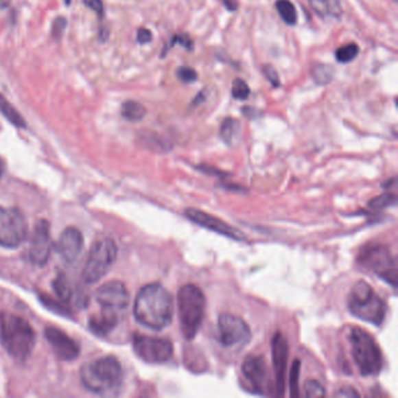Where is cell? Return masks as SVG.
<instances>
[{"instance_id":"6da1fadb","label":"cell","mask_w":398,"mask_h":398,"mask_svg":"<svg viewBox=\"0 0 398 398\" xmlns=\"http://www.w3.org/2000/svg\"><path fill=\"white\" fill-rule=\"evenodd\" d=\"M133 312L138 323L145 327L161 331L172 321V296L159 283L145 285L138 292Z\"/></svg>"},{"instance_id":"7a4b0ae2","label":"cell","mask_w":398,"mask_h":398,"mask_svg":"<svg viewBox=\"0 0 398 398\" xmlns=\"http://www.w3.org/2000/svg\"><path fill=\"white\" fill-rule=\"evenodd\" d=\"M0 344L13 358L27 359L36 346V332L23 316L3 311L0 312Z\"/></svg>"},{"instance_id":"3957f363","label":"cell","mask_w":398,"mask_h":398,"mask_svg":"<svg viewBox=\"0 0 398 398\" xmlns=\"http://www.w3.org/2000/svg\"><path fill=\"white\" fill-rule=\"evenodd\" d=\"M81 379L91 393L111 394L121 386L123 368L115 356H103L83 366Z\"/></svg>"},{"instance_id":"277c9868","label":"cell","mask_w":398,"mask_h":398,"mask_svg":"<svg viewBox=\"0 0 398 398\" xmlns=\"http://www.w3.org/2000/svg\"><path fill=\"white\" fill-rule=\"evenodd\" d=\"M206 311V297L196 285L188 284L178 292L180 329L187 340L194 339L199 332Z\"/></svg>"},{"instance_id":"5b68a950","label":"cell","mask_w":398,"mask_h":398,"mask_svg":"<svg viewBox=\"0 0 398 398\" xmlns=\"http://www.w3.org/2000/svg\"><path fill=\"white\" fill-rule=\"evenodd\" d=\"M348 309L361 320L379 326L386 319V305L367 281H359L348 296Z\"/></svg>"},{"instance_id":"8992f818","label":"cell","mask_w":398,"mask_h":398,"mask_svg":"<svg viewBox=\"0 0 398 398\" xmlns=\"http://www.w3.org/2000/svg\"><path fill=\"white\" fill-rule=\"evenodd\" d=\"M351 356L362 376H375L382 371L383 358L379 344L362 328L353 327L349 333Z\"/></svg>"},{"instance_id":"52a82bcc","label":"cell","mask_w":398,"mask_h":398,"mask_svg":"<svg viewBox=\"0 0 398 398\" xmlns=\"http://www.w3.org/2000/svg\"><path fill=\"white\" fill-rule=\"evenodd\" d=\"M360 266L377 274L393 288L397 285V261L390 249L382 244H371L363 248L359 256Z\"/></svg>"},{"instance_id":"ba28073f","label":"cell","mask_w":398,"mask_h":398,"mask_svg":"<svg viewBox=\"0 0 398 398\" xmlns=\"http://www.w3.org/2000/svg\"><path fill=\"white\" fill-rule=\"evenodd\" d=\"M117 246L110 238H102L93 244L83 270V278L88 284L101 281L117 257Z\"/></svg>"},{"instance_id":"9c48e42d","label":"cell","mask_w":398,"mask_h":398,"mask_svg":"<svg viewBox=\"0 0 398 398\" xmlns=\"http://www.w3.org/2000/svg\"><path fill=\"white\" fill-rule=\"evenodd\" d=\"M27 234L24 214L16 208L0 206V246L16 248L25 242Z\"/></svg>"},{"instance_id":"30bf717a","label":"cell","mask_w":398,"mask_h":398,"mask_svg":"<svg viewBox=\"0 0 398 398\" xmlns=\"http://www.w3.org/2000/svg\"><path fill=\"white\" fill-rule=\"evenodd\" d=\"M133 349L139 359L148 363L161 364L173 356L172 342L165 338L136 336L133 338Z\"/></svg>"},{"instance_id":"8fae6325","label":"cell","mask_w":398,"mask_h":398,"mask_svg":"<svg viewBox=\"0 0 398 398\" xmlns=\"http://www.w3.org/2000/svg\"><path fill=\"white\" fill-rule=\"evenodd\" d=\"M218 338L224 347H241L251 340V331L242 318L224 313L218 321Z\"/></svg>"},{"instance_id":"7c38bea8","label":"cell","mask_w":398,"mask_h":398,"mask_svg":"<svg viewBox=\"0 0 398 398\" xmlns=\"http://www.w3.org/2000/svg\"><path fill=\"white\" fill-rule=\"evenodd\" d=\"M96 301L101 305L103 311L119 316L123 311L128 309L130 296L121 281H110L98 288L96 291Z\"/></svg>"},{"instance_id":"4fadbf2b","label":"cell","mask_w":398,"mask_h":398,"mask_svg":"<svg viewBox=\"0 0 398 398\" xmlns=\"http://www.w3.org/2000/svg\"><path fill=\"white\" fill-rule=\"evenodd\" d=\"M53 249L51 226L47 220H40L32 231L28 258L36 266H43L47 263Z\"/></svg>"},{"instance_id":"5bb4252c","label":"cell","mask_w":398,"mask_h":398,"mask_svg":"<svg viewBox=\"0 0 398 398\" xmlns=\"http://www.w3.org/2000/svg\"><path fill=\"white\" fill-rule=\"evenodd\" d=\"M243 377L249 383V390L255 394L266 395L269 391V374L263 356L250 355L242 364Z\"/></svg>"},{"instance_id":"9a60e30c","label":"cell","mask_w":398,"mask_h":398,"mask_svg":"<svg viewBox=\"0 0 398 398\" xmlns=\"http://www.w3.org/2000/svg\"><path fill=\"white\" fill-rule=\"evenodd\" d=\"M186 216L196 224H199L206 229H209V231H215V233H219L226 237L233 238L236 241H242L244 238V235L241 231H237L236 228L231 226L228 223L223 222L222 220L218 219L213 215L204 213V211H198V209H187Z\"/></svg>"},{"instance_id":"2e32d148","label":"cell","mask_w":398,"mask_h":398,"mask_svg":"<svg viewBox=\"0 0 398 398\" xmlns=\"http://www.w3.org/2000/svg\"><path fill=\"white\" fill-rule=\"evenodd\" d=\"M45 336L51 348L54 349L55 354L60 359L65 361H73L80 355V346L75 340L67 333L61 331L60 328L48 327L45 329Z\"/></svg>"},{"instance_id":"e0dca14e","label":"cell","mask_w":398,"mask_h":398,"mask_svg":"<svg viewBox=\"0 0 398 398\" xmlns=\"http://www.w3.org/2000/svg\"><path fill=\"white\" fill-rule=\"evenodd\" d=\"M83 246H84V241H83L82 233L74 226H69L63 231L62 234L60 235V238L56 243V251L59 253L63 261L68 264H71L82 253Z\"/></svg>"},{"instance_id":"ac0fdd59","label":"cell","mask_w":398,"mask_h":398,"mask_svg":"<svg viewBox=\"0 0 398 398\" xmlns=\"http://www.w3.org/2000/svg\"><path fill=\"white\" fill-rule=\"evenodd\" d=\"M288 355V341L281 333H276L272 340V359L276 374V393L279 396L284 395Z\"/></svg>"},{"instance_id":"d6986e66","label":"cell","mask_w":398,"mask_h":398,"mask_svg":"<svg viewBox=\"0 0 398 398\" xmlns=\"http://www.w3.org/2000/svg\"><path fill=\"white\" fill-rule=\"evenodd\" d=\"M313 11L323 19L339 20L342 16V6L340 0H309Z\"/></svg>"},{"instance_id":"ffe728a7","label":"cell","mask_w":398,"mask_h":398,"mask_svg":"<svg viewBox=\"0 0 398 398\" xmlns=\"http://www.w3.org/2000/svg\"><path fill=\"white\" fill-rule=\"evenodd\" d=\"M118 320H119V316L102 309V312L100 314L94 316L90 319L89 326L91 328V331L96 333V334L106 336L117 326Z\"/></svg>"},{"instance_id":"44dd1931","label":"cell","mask_w":398,"mask_h":398,"mask_svg":"<svg viewBox=\"0 0 398 398\" xmlns=\"http://www.w3.org/2000/svg\"><path fill=\"white\" fill-rule=\"evenodd\" d=\"M241 129L239 121L235 118H226L220 126V137L226 144L231 145L238 136Z\"/></svg>"},{"instance_id":"7402d4cb","label":"cell","mask_w":398,"mask_h":398,"mask_svg":"<svg viewBox=\"0 0 398 398\" xmlns=\"http://www.w3.org/2000/svg\"><path fill=\"white\" fill-rule=\"evenodd\" d=\"M0 113L4 115V117L8 121L18 128H26V121L23 116L16 111V108L4 97V95L0 94Z\"/></svg>"},{"instance_id":"603a6c76","label":"cell","mask_w":398,"mask_h":398,"mask_svg":"<svg viewBox=\"0 0 398 398\" xmlns=\"http://www.w3.org/2000/svg\"><path fill=\"white\" fill-rule=\"evenodd\" d=\"M121 116L129 121H141L146 116V109L136 101H126L121 106Z\"/></svg>"},{"instance_id":"cb8c5ba5","label":"cell","mask_w":398,"mask_h":398,"mask_svg":"<svg viewBox=\"0 0 398 398\" xmlns=\"http://www.w3.org/2000/svg\"><path fill=\"white\" fill-rule=\"evenodd\" d=\"M312 78L316 84L320 86H327L332 82L334 78V69L332 66L329 65H324V63H316L312 67Z\"/></svg>"},{"instance_id":"d4e9b609","label":"cell","mask_w":398,"mask_h":398,"mask_svg":"<svg viewBox=\"0 0 398 398\" xmlns=\"http://www.w3.org/2000/svg\"><path fill=\"white\" fill-rule=\"evenodd\" d=\"M276 8L286 25L294 26L297 24V11L290 0H277Z\"/></svg>"},{"instance_id":"484cf974","label":"cell","mask_w":398,"mask_h":398,"mask_svg":"<svg viewBox=\"0 0 398 398\" xmlns=\"http://www.w3.org/2000/svg\"><path fill=\"white\" fill-rule=\"evenodd\" d=\"M360 48L355 43H348L336 51V60L340 63L351 62L359 55Z\"/></svg>"},{"instance_id":"4316f807","label":"cell","mask_w":398,"mask_h":398,"mask_svg":"<svg viewBox=\"0 0 398 398\" xmlns=\"http://www.w3.org/2000/svg\"><path fill=\"white\" fill-rule=\"evenodd\" d=\"M54 290L56 294L59 296L63 301H71L73 299V290L68 284L65 276H60L54 281Z\"/></svg>"},{"instance_id":"83f0119b","label":"cell","mask_w":398,"mask_h":398,"mask_svg":"<svg viewBox=\"0 0 398 398\" xmlns=\"http://www.w3.org/2000/svg\"><path fill=\"white\" fill-rule=\"evenodd\" d=\"M231 94L233 97L239 101H246V98L249 97L250 89L249 86L246 84V81H243L241 78L235 80L233 83V89H231Z\"/></svg>"},{"instance_id":"f1b7e54d","label":"cell","mask_w":398,"mask_h":398,"mask_svg":"<svg viewBox=\"0 0 398 398\" xmlns=\"http://www.w3.org/2000/svg\"><path fill=\"white\" fill-rule=\"evenodd\" d=\"M304 390L306 397H324L326 395L324 386L316 379H309L305 383Z\"/></svg>"},{"instance_id":"f546056e","label":"cell","mask_w":398,"mask_h":398,"mask_svg":"<svg viewBox=\"0 0 398 398\" xmlns=\"http://www.w3.org/2000/svg\"><path fill=\"white\" fill-rule=\"evenodd\" d=\"M299 374H301V362L299 360H296L293 362L292 371H291V381H290V386H291V396H299Z\"/></svg>"},{"instance_id":"4dcf8cb0","label":"cell","mask_w":398,"mask_h":398,"mask_svg":"<svg viewBox=\"0 0 398 398\" xmlns=\"http://www.w3.org/2000/svg\"><path fill=\"white\" fill-rule=\"evenodd\" d=\"M178 78L181 82L188 84V83L196 82L198 80V73L196 69L189 67H181L178 69Z\"/></svg>"},{"instance_id":"1f68e13d","label":"cell","mask_w":398,"mask_h":398,"mask_svg":"<svg viewBox=\"0 0 398 398\" xmlns=\"http://www.w3.org/2000/svg\"><path fill=\"white\" fill-rule=\"evenodd\" d=\"M396 201V196H391V194H383V196H377L374 200H371L369 206L373 208H383L390 206L391 203Z\"/></svg>"},{"instance_id":"d6a6232c","label":"cell","mask_w":398,"mask_h":398,"mask_svg":"<svg viewBox=\"0 0 398 398\" xmlns=\"http://www.w3.org/2000/svg\"><path fill=\"white\" fill-rule=\"evenodd\" d=\"M263 74L266 76V80L269 81L271 84L274 86H281V81H279V76H278V73L276 69H274V67L268 66L263 67Z\"/></svg>"},{"instance_id":"836d02e7","label":"cell","mask_w":398,"mask_h":398,"mask_svg":"<svg viewBox=\"0 0 398 398\" xmlns=\"http://www.w3.org/2000/svg\"><path fill=\"white\" fill-rule=\"evenodd\" d=\"M174 43H179L181 46H184L188 51L193 49V41L187 34H179V36H173L172 45Z\"/></svg>"},{"instance_id":"e575fe53","label":"cell","mask_w":398,"mask_h":398,"mask_svg":"<svg viewBox=\"0 0 398 398\" xmlns=\"http://www.w3.org/2000/svg\"><path fill=\"white\" fill-rule=\"evenodd\" d=\"M84 4L88 6V8H91L94 12L97 13L98 16H103L104 13V6H103V3L102 0H83Z\"/></svg>"},{"instance_id":"d590c367","label":"cell","mask_w":398,"mask_h":398,"mask_svg":"<svg viewBox=\"0 0 398 398\" xmlns=\"http://www.w3.org/2000/svg\"><path fill=\"white\" fill-rule=\"evenodd\" d=\"M137 40L138 43H141V45H145V43H151L152 40V33L148 28H141L137 33Z\"/></svg>"},{"instance_id":"8d00e7d4","label":"cell","mask_w":398,"mask_h":398,"mask_svg":"<svg viewBox=\"0 0 398 398\" xmlns=\"http://www.w3.org/2000/svg\"><path fill=\"white\" fill-rule=\"evenodd\" d=\"M65 27H66V20L63 19V18L55 20L54 27H53L54 36H56V34H58V36H59L62 33Z\"/></svg>"},{"instance_id":"74e56055","label":"cell","mask_w":398,"mask_h":398,"mask_svg":"<svg viewBox=\"0 0 398 398\" xmlns=\"http://www.w3.org/2000/svg\"><path fill=\"white\" fill-rule=\"evenodd\" d=\"M336 396H341V397H353V396H356L359 397L360 394L358 391L354 389V388H344L341 389L339 393H336Z\"/></svg>"},{"instance_id":"f35d334b","label":"cell","mask_w":398,"mask_h":398,"mask_svg":"<svg viewBox=\"0 0 398 398\" xmlns=\"http://www.w3.org/2000/svg\"><path fill=\"white\" fill-rule=\"evenodd\" d=\"M222 3L223 6L228 10V11H231L234 12L238 8L237 1L236 0H220Z\"/></svg>"},{"instance_id":"ab89813d","label":"cell","mask_w":398,"mask_h":398,"mask_svg":"<svg viewBox=\"0 0 398 398\" xmlns=\"http://www.w3.org/2000/svg\"><path fill=\"white\" fill-rule=\"evenodd\" d=\"M243 113L248 118L257 117L258 110L254 109V108H243Z\"/></svg>"},{"instance_id":"60d3db41","label":"cell","mask_w":398,"mask_h":398,"mask_svg":"<svg viewBox=\"0 0 398 398\" xmlns=\"http://www.w3.org/2000/svg\"><path fill=\"white\" fill-rule=\"evenodd\" d=\"M11 3V0H0V8H8Z\"/></svg>"},{"instance_id":"b9f144b4","label":"cell","mask_w":398,"mask_h":398,"mask_svg":"<svg viewBox=\"0 0 398 398\" xmlns=\"http://www.w3.org/2000/svg\"><path fill=\"white\" fill-rule=\"evenodd\" d=\"M1 173H3V166H1V161H0V176H1Z\"/></svg>"},{"instance_id":"7bdbcfd3","label":"cell","mask_w":398,"mask_h":398,"mask_svg":"<svg viewBox=\"0 0 398 398\" xmlns=\"http://www.w3.org/2000/svg\"><path fill=\"white\" fill-rule=\"evenodd\" d=\"M393 1H394V3H397V0H393Z\"/></svg>"}]
</instances>
